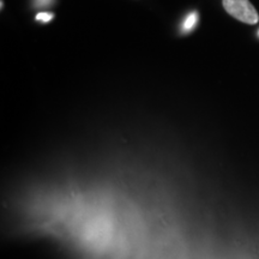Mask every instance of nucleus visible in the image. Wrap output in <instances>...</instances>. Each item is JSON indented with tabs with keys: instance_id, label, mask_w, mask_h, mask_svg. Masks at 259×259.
Returning <instances> with one entry per match:
<instances>
[{
	"instance_id": "4",
	"label": "nucleus",
	"mask_w": 259,
	"mask_h": 259,
	"mask_svg": "<svg viewBox=\"0 0 259 259\" xmlns=\"http://www.w3.org/2000/svg\"><path fill=\"white\" fill-rule=\"evenodd\" d=\"M54 0H35V5L36 6H48L53 3Z\"/></svg>"
},
{
	"instance_id": "1",
	"label": "nucleus",
	"mask_w": 259,
	"mask_h": 259,
	"mask_svg": "<svg viewBox=\"0 0 259 259\" xmlns=\"http://www.w3.org/2000/svg\"><path fill=\"white\" fill-rule=\"evenodd\" d=\"M223 8L232 17L246 24H257L259 15L250 0H222Z\"/></svg>"
},
{
	"instance_id": "3",
	"label": "nucleus",
	"mask_w": 259,
	"mask_h": 259,
	"mask_svg": "<svg viewBox=\"0 0 259 259\" xmlns=\"http://www.w3.org/2000/svg\"><path fill=\"white\" fill-rule=\"evenodd\" d=\"M54 15L52 14H46V12H44V14H38L36 16V19L37 21H42V22H50L51 19H53Z\"/></svg>"
},
{
	"instance_id": "2",
	"label": "nucleus",
	"mask_w": 259,
	"mask_h": 259,
	"mask_svg": "<svg viewBox=\"0 0 259 259\" xmlns=\"http://www.w3.org/2000/svg\"><path fill=\"white\" fill-rule=\"evenodd\" d=\"M197 22H198V14L193 12V14H191L189 17L186 18L185 23H184V31H190L191 29L194 28Z\"/></svg>"
}]
</instances>
